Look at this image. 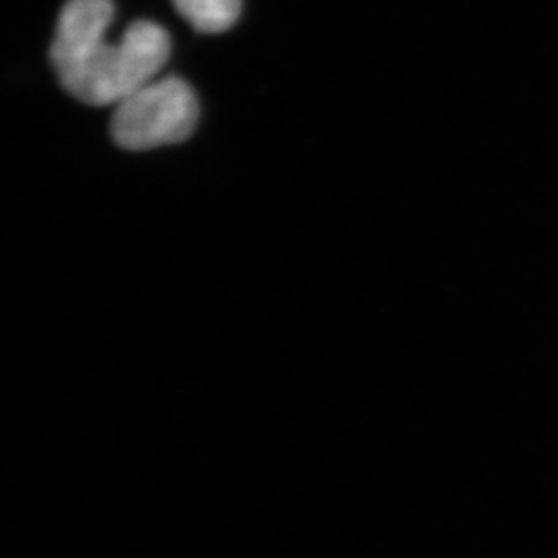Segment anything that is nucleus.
I'll return each mask as SVG.
<instances>
[{
  "instance_id": "f257e3e1",
  "label": "nucleus",
  "mask_w": 558,
  "mask_h": 558,
  "mask_svg": "<svg viewBox=\"0 0 558 558\" xmlns=\"http://www.w3.org/2000/svg\"><path fill=\"white\" fill-rule=\"evenodd\" d=\"M114 13L112 0H68L57 22L49 60L63 90L87 106L120 104L169 62L170 35L156 22H132L107 44Z\"/></svg>"
},
{
  "instance_id": "7ed1b4c3",
  "label": "nucleus",
  "mask_w": 558,
  "mask_h": 558,
  "mask_svg": "<svg viewBox=\"0 0 558 558\" xmlns=\"http://www.w3.org/2000/svg\"><path fill=\"white\" fill-rule=\"evenodd\" d=\"M172 4L195 32L205 35L232 29L243 11V0H172Z\"/></svg>"
},
{
  "instance_id": "f03ea898",
  "label": "nucleus",
  "mask_w": 558,
  "mask_h": 558,
  "mask_svg": "<svg viewBox=\"0 0 558 558\" xmlns=\"http://www.w3.org/2000/svg\"><path fill=\"white\" fill-rule=\"evenodd\" d=\"M199 122V104L185 80H153L117 104L111 137L118 147L142 153L185 142Z\"/></svg>"
}]
</instances>
